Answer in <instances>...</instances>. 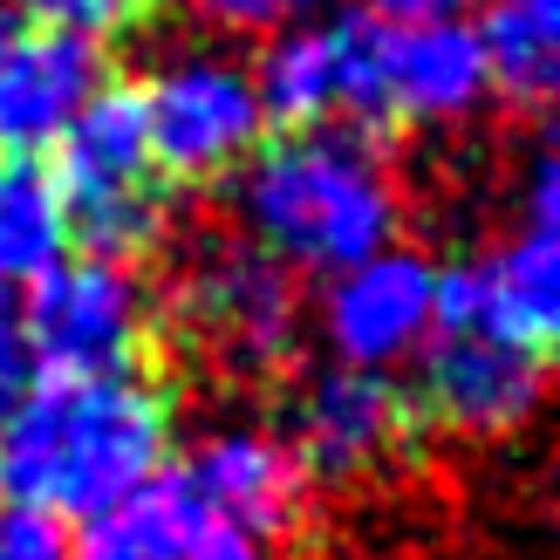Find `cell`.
<instances>
[{
	"label": "cell",
	"instance_id": "6",
	"mask_svg": "<svg viewBox=\"0 0 560 560\" xmlns=\"http://www.w3.org/2000/svg\"><path fill=\"white\" fill-rule=\"evenodd\" d=\"M137 109H144L151 164L172 191L233 178V164L254 158L267 130L254 69L233 62V55H206V48L158 62L151 82H137Z\"/></svg>",
	"mask_w": 560,
	"mask_h": 560
},
{
	"label": "cell",
	"instance_id": "10",
	"mask_svg": "<svg viewBox=\"0 0 560 560\" xmlns=\"http://www.w3.org/2000/svg\"><path fill=\"white\" fill-rule=\"evenodd\" d=\"M103 90V55L90 35L62 27H27L0 42V158H42L62 144L75 109Z\"/></svg>",
	"mask_w": 560,
	"mask_h": 560
},
{
	"label": "cell",
	"instance_id": "11",
	"mask_svg": "<svg viewBox=\"0 0 560 560\" xmlns=\"http://www.w3.org/2000/svg\"><path fill=\"white\" fill-rule=\"evenodd\" d=\"M178 479L212 520H226L254 547L288 540L307 513V492H315L280 431H219L191 452V465H178Z\"/></svg>",
	"mask_w": 560,
	"mask_h": 560
},
{
	"label": "cell",
	"instance_id": "9",
	"mask_svg": "<svg viewBox=\"0 0 560 560\" xmlns=\"http://www.w3.org/2000/svg\"><path fill=\"white\" fill-rule=\"evenodd\" d=\"M438 342L417 362V383L404 389L417 431H458V438H506L540 410L547 362L492 335L431 328Z\"/></svg>",
	"mask_w": 560,
	"mask_h": 560
},
{
	"label": "cell",
	"instance_id": "14",
	"mask_svg": "<svg viewBox=\"0 0 560 560\" xmlns=\"http://www.w3.org/2000/svg\"><path fill=\"white\" fill-rule=\"evenodd\" d=\"M69 560H267V547L240 540L226 520H212L185 492L178 471H158L144 492L90 520V534L69 547Z\"/></svg>",
	"mask_w": 560,
	"mask_h": 560
},
{
	"label": "cell",
	"instance_id": "13",
	"mask_svg": "<svg viewBox=\"0 0 560 560\" xmlns=\"http://www.w3.org/2000/svg\"><path fill=\"white\" fill-rule=\"evenodd\" d=\"M492 96L486 55L465 21L383 27V137L417 124H458Z\"/></svg>",
	"mask_w": 560,
	"mask_h": 560
},
{
	"label": "cell",
	"instance_id": "8",
	"mask_svg": "<svg viewBox=\"0 0 560 560\" xmlns=\"http://www.w3.org/2000/svg\"><path fill=\"white\" fill-rule=\"evenodd\" d=\"M424 438L410 417V397L404 383H389L376 370H322L301 383V397L288 404V431H280V444L301 458L307 486H349L362 479V471L389 465L397 452H410V444Z\"/></svg>",
	"mask_w": 560,
	"mask_h": 560
},
{
	"label": "cell",
	"instance_id": "5",
	"mask_svg": "<svg viewBox=\"0 0 560 560\" xmlns=\"http://www.w3.org/2000/svg\"><path fill=\"white\" fill-rule=\"evenodd\" d=\"M21 342L42 376H151L158 307L130 267L69 254L27 288Z\"/></svg>",
	"mask_w": 560,
	"mask_h": 560
},
{
	"label": "cell",
	"instance_id": "19",
	"mask_svg": "<svg viewBox=\"0 0 560 560\" xmlns=\"http://www.w3.org/2000/svg\"><path fill=\"white\" fill-rule=\"evenodd\" d=\"M199 21L233 27V35H254V27H294L301 14H315L322 0H185Z\"/></svg>",
	"mask_w": 560,
	"mask_h": 560
},
{
	"label": "cell",
	"instance_id": "17",
	"mask_svg": "<svg viewBox=\"0 0 560 560\" xmlns=\"http://www.w3.org/2000/svg\"><path fill=\"white\" fill-rule=\"evenodd\" d=\"M164 0H14V21L27 27H62V35H124V27H137L144 14H158Z\"/></svg>",
	"mask_w": 560,
	"mask_h": 560
},
{
	"label": "cell",
	"instance_id": "16",
	"mask_svg": "<svg viewBox=\"0 0 560 560\" xmlns=\"http://www.w3.org/2000/svg\"><path fill=\"white\" fill-rule=\"evenodd\" d=\"M55 260H69V226L48 172L35 158H0V294L35 288Z\"/></svg>",
	"mask_w": 560,
	"mask_h": 560
},
{
	"label": "cell",
	"instance_id": "2",
	"mask_svg": "<svg viewBox=\"0 0 560 560\" xmlns=\"http://www.w3.org/2000/svg\"><path fill=\"white\" fill-rule=\"evenodd\" d=\"M246 246L273 267L349 273L370 254H389L397 233V185L370 137L349 130H294L246 158L240 178Z\"/></svg>",
	"mask_w": 560,
	"mask_h": 560
},
{
	"label": "cell",
	"instance_id": "12",
	"mask_svg": "<svg viewBox=\"0 0 560 560\" xmlns=\"http://www.w3.org/2000/svg\"><path fill=\"white\" fill-rule=\"evenodd\" d=\"M431 301H438V267L424 254H370L362 267L335 273L328 288V349L342 370H389L431 335Z\"/></svg>",
	"mask_w": 560,
	"mask_h": 560
},
{
	"label": "cell",
	"instance_id": "18",
	"mask_svg": "<svg viewBox=\"0 0 560 560\" xmlns=\"http://www.w3.org/2000/svg\"><path fill=\"white\" fill-rule=\"evenodd\" d=\"M0 560H69V526L0 499Z\"/></svg>",
	"mask_w": 560,
	"mask_h": 560
},
{
	"label": "cell",
	"instance_id": "22",
	"mask_svg": "<svg viewBox=\"0 0 560 560\" xmlns=\"http://www.w3.org/2000/svg\"><path fill=\"white\" fill-rule=\"evenodd\" d=\"M8 35H14V14H8V8H0V42H8Z\"/></svg>",
	"mask_w": 560,
	"mask_h": 560
},
{
	"label": "cell",
	"instance_id": "4",
	"mask_svg": "<svg viewBox=\"0 0 560 560\" xmlns=\"http://www.w3.org/2000/svg\"><path fill=\"white\" fill-rule=\"evenodd\" d=\"M560 172L540 151L526 172V219L506 246H492L479 260H458L438 273V301H431V328H458V335H492L526 355L553 349L560 335Z\"/></svg>",
	"mask_w": 560,
	"mask_h": 560
},
{
	"label": "cell",
	"instance_id": "20",
	"mask_svg": "<svg viewBox=\"0 0 560 560\" xmlns=\"http://www.w3.org/2000/svg\"><path fill=\"white\" fill-rule=\"evenodd\" d=\"M27 397V342H21V315L0 294V424L14 417V404Z\"/></svg>",
	"mask_w": 560,
	"mask_h": 560
},
{
	"label": "cell",
	"instance_id": "3",
	"mask_svg": "<svg viewBox=\"0 0 560 560\" xmlns=\"http://www.w3.org/2000/svg\"><path fill=\"white\" fill-rule=\"evenodd\" d=\"M48 185H55V206H62L69 246H82V260L130 267V260L158 254V240L172 233L178 191L151 164L137 82H103L75 109V124L55 144Z\"/></svg>",
	"mask_w": 560,
	"mask_h": 560
},
{
	"label": "cell",
	"instance_id": "15",
	"mask_svg": "<svg viewBox=\"0 0 560 560\" xmlns=\"http://www.w3.org/2000/svg\"><path fill=\"white\" fill-rule=\"evenodd\" d=\"M471 42L486 55V82L513 109H547L560 75V0H486Z\"/></svg>",
	"mask_w": 560,
	"mask_h": 560
},
{
	"label": "cell",
	"instance_id": "21",
	"mask_svg": "<svg viewBox=\"0 0 560 560\" xmlns=\"http://www.w3.org/2000/svg\"><path fill=\"white\" fill-rule=\"evenodd\" d=\"M471 0H362V14L383 21V27H438V21H458Z\"/></svg>",
	"mask_w": 560,
	"mask_h": 560
},
{
	"label": "cell",
	"instance_id": "1",
	"mask_svg": "<svg viewBox=\"0 0 560 560\" xmlns=\"http://www.w3.org/2000/svg\"><path fill=\"white\" fill-rule=\"evenodd\" d=\"M172 452L158 376H42L0 424V499L48 520H103Z\"/></svg>",
	"mask_w": 560,
	"mask_h": 560
},
{
	"label": "cell",
	"instance_id": "7",
	"mask_svg": "<svg viewBox=\"0 0 560 560\" xmlns=\"http://www.w3.org/2000/svg\"><path fill=\"white\" fill-rule=\"evenodd\" d=\"M178 335L206 349L226 376H273L294 355V280L254 246H206L178 280Z\"/></svg>",
	"mask_w": 560,
	"mask_h": 560
}]
</instances>
